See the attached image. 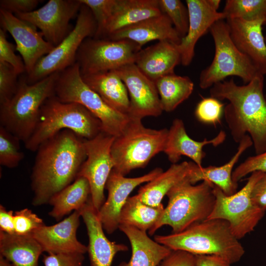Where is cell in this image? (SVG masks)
<instances>
[{
	"label": "cell",
	"mask_w": 266,
	"mask_h": 266,
	"mask_svg": "<svg viewBox=\"0 0 266 266\" xmlns=\"http://www.w3.org/2000/svg\"><path fill=\"white\" fill-rule=\"evenodd\" d=\"M163 171L162 168L156 167L142 176L128 178L112 170L105 187L108 192L107 199L98 212L103 229L108 234L119 229L121 210L133 189L151 181Z\"/></svg>",
	"instance_id": "17"
},
{
	"label": "cell",
	"mask_w": 266,
	"mask_h": 266,
	"mask_svg": "<svg viewBox=\"0 0 266 266\" xmlns=\"http://www.w3.org/2000/svg\"><path fill=\"white\" fill-rule=\"evenodd\" d=\"M60 72L31 84L27 82L26 78L21 79L15 95L8 101L0 104V125L20 141H27L36 127L42 105L48 98L55 95Z\"/></svg>",
	"instance_id": "6"
},
{
	"label": "cell",
	"mask_w": 266,
	"mask_h": 266,
	"mask_svg": "<svg viewBox=\"0 0 266 266\" xmlns=\"http://www.w3.org/2000/svg\"><path fill=\"white\" fill-rule=\"evenodd\" d=\"M251 199L256 206L266 211V172L264 173L254 186L251 193Z\"/></svg>",
	"instance_id": "46"
},
{
	"label": "cell",
	"mask_w": 266,
	"mask_h": 266,
	"mask_svg": "<svg viewBox=\"0 0 266 266\" xmlns=\"http://www.w3.org/2000/svg\"><path fill=\"white\" fill-rule=\"evenodd\" d=\"M105 38L129 39L141 47L155 40L168 41L175 44H179L181 40L170 20L163 13L116 31Z\"/></svg>",
	"instance_id": "23"
},
{
	"label": "cell",
	"mask_w": 266,
	"mask_h": 266,
	"mask_svg": "<svg viewBox=\"0 0 266 266\" xmlns=\"http://www.w3.org/2000/svg\"><path fill=\"white\" fill-rule=\"evenodd\" d=\"M265 41L266 42V34H265Z\"/></svg>",
	"instance_id": "51"
},
{
	"label": "cell",
	"mask_w": 266,
	"mask_h": 266,
	"mask_svg": "<svg viewBox=\"0 0 266 266\" xmlns=\"http://www.w3.org/2000/svg\"><path fill=\"white\" fill-rule=\"evenodd\" d=\"M80 210L73 211L69 216L59 223L43 226L32 234L47 253L87 252V246L77 238V230L80 224Z\"/></svg>",
	"instance_id": "18"
},
{
	"label": "cell",
	"mask_w": 266,
	"mask_h": 266,
	"mask_svg": "<svg viewBox=\"0 0 266 266\" xmlns=\"http://www.w3.org/2000/svg\"><path fill=\"white\" fill-rule=\"evenodd\" d=\"M0 23L2 29L14 39L15 49L23 59L27 74L32 71L42 57L55 48L45 39L35 26L12 13L0 9Z\"/></svg>",
	"instance_id": "16"
},
{
	"label": "cell",
	"mask_w": 266,
	"mask_h": 266,
	"mask_svg": "<svg viewBox=\"0 0 266 266\" xmlns=\"http://www.w3.org/2000/svg\"><path fill=\"white\" fill-rule=\"evenodd\" d=\"M85 139L65 130L39 145L31 176L33 205L48 203L75 180L87 157Z\"/></svg>",
	"instance_id": "1"
},
{
	"label": "cell",
	"mask_w": 266,
	"mask_h": 266,
	"mask_svg": "<svg viewBox=\"0 0 266 266\" xmlns=\"http://www.w3.org/2000/svg\"><path fill=\"white\" fill-rule=\"evenodd\" d=\"M98 212L91 198L80 210L88 235L87 252L90 264L91 266H111L116 254L127 251L128 248L125 244L111 241L106 237Z\"/></svg>",
	"instance_id": "21"
},
{
	"label": "cell",
	"mask_w": 266,
	"mask_h": 266,
	"mask_svg": "<svg viewBox=\"0 0 266 266\" xmlns=\"http://www.w3.org/2000/svg\"><path fill=\"white\" fill-rule=\"evenodd\" d=\"M196 266H231L221 257L214 255H195Z\"/></svg>",
	"instance_id": "48"
},
{
	"label": "cell",
	"mask_w": 266,
	"mask_h": 266,
	"mask_svg": "<svg viewBox=\"0 0 266 266\" xmlns=\"http://www.w3.org/2000/svg\"><path fill=\"white\" fill-rule=\"evenodd\" d=\"M38 0H0V9L12 13H26L35 10Z\"/></svg>",
	"instance_id": "45"
},
{
	"label": "cell",
	"mask_w": 266,
	"mask_h": 266,
	"mask_svg": "<svg viewBox=\"0 0 266 266\" xmlns=\"http://www.w3.org/2000/svg\"><path fill=\"white\" fill-rule=\"evenodd\" d=\"M0 231L8 234H14V212L7 210L1 204L0 205Z\"/></svg>",
	"instance_id": "47"
},
{
	"label": "cell",
	"mask_w": 266,
	"mask_h": 266,
	"mask_svg": "<svg viewBox=\"0 0 266 266\" xmlns=\"http://www.w3.org/2000/svg\"><path fill=\"white\" fill-rule=\"evenodd\" d=\"M264 75L259 74L243 85L233 78L214 84L210 97L229 102L224 115L233 140L239 143L248 134L256 155L266 151V100L264 93Z\"/></svg>",
	"instance_id": "2"
},
{
	"label": "cell",
	"mask_w": 266,
	"mask_h": 266,
	"mask_svg": "<svg viewBox=\"0 0 266 266\" xmlns=\"http://www.w3.org/2000/svg\"><path fill=\"white\" fill-rule=\"evenodd\" d=\"M97 29L91 10L82 4L72 30L59 45L37 62L32 71L27 74V82L34 83L73 65L82 43L87 37H94Z\"/></svg>",
	"instance_id": "11"
},
{
	"label": "cell",
	"mask_w": 266,
	"mask_h": 266,
	"mask_svg": "<svg viewBox=\"0 0 266 266\" xmlns=\"http://www.w3.org/2000/svg\"><path fill=\"white\" fill-rule=\"evenodd\" d=\"M209 31L214 43L215 53L211 64L200 74V88H211L229 76L239 77L246 84L261 74L252 61L234 45L226 21L216 22Z\"/></svg>",
	"instance_id": "9"
},
{
	"label": "cell",
	"mask_w": 266,
	"mask_h": 266,
	"mask_svg": "<svg viewBox=\"0 0 266 266\" xmlns=\"http://www.w3.org/2000/svg\"><path fill=\"white\" fill-rule=\"evenodd\" d=\"M84 254L79 253H47L44 255V266H83Z\"/></svg>",
	"instance_id": "43"
},
{
	"label": "cell",
	"mask_w": 266,
	"mask_h": 266,
	"mask_svg": "<svg viewBox=\"0 0 266 266\" xmlns=\"http://www.w3.org/2000/svg\"><path fill=\"white\" fill-rule=\"evenodd\" d=\"M253 145V142L248 134H246L239 141L237 150L231 160L220 166H199L195 164L191 181L196 184L200 181L208 180L220 188L227 196H231L237 192L238 184L232 179L233 168L241 155Z\"/></svg>",
	"instance_id": "29"
},
{
	"label": "cell",
	"mask_w": 266,
	"mask_h": 266,
	"mask_svg": "<svg viewBox=\"0 0 266 266\" xmlns=\"http://www.w3.org/2000/svg\"><path fill=\"white\" fill-rule=\"evenodd\" d=\"M69 130L80 137L90 139L103 132L100 121L88 109L76 103L60 101L54 95L42 105L36 127L25 148L36 151L39 145L60 132Z\"/></svg>",
	"instance_id": "4"
},
{
	"label": "cell",
	"mask_w": 266,
	"mask_h": 266,
	"mask_svg": "<svg viewBox=\"0 0 266 266\" xmlns=\"http://www.w3.org/2000/svg\"><path fill=\"white\" fill-rule=\"evenodd\" d=\"M256 171L266 172V151L248 157L232 173L233 181L237 183L244 177Z\"/></svg>",
	"instance_id": "42"
},
{
	"label": "cell",
	"mask_w": 266,
	"mask_h": 266,
	"mask_svg": "<svg viewBox=\"0 0 266 266\" xmlns=\"http://www.w3.org/2000/svg\"><path fill=\"white\" fill-rule=\"evenodd\" d=\"M164 208L162 203L156 207L148 205L136 195L129 197L121 210L119 225H130L142 231H149L160 219Z\"/></svg>",
	"instance_id": "33"
},
{
	"label": "cell",
	"mask_w": 266,
	"mask_h": 266,
	"mask_svg": "<svg viewBox=\"0 0 266 266\" xmlns=\"http://www.w3.org/2000/svg\"><path fill=\"white\" fill-rule=\"evenodd\" d=\"M226 134L221 131L213 138L202 141L192 139L187 133L183 121L174 119L168 130V133L163 152L172 164H176L182 156L190 158L199 166H202V161L205 156L203 150L204 146L212 144L217 146L225 140Z\"/></svg>",
	"instance_id": "22"
},
{
	"label": "cell",
	"mask_w": 266,
	"mask_h": 266,
	"mask_svg": "<svg viewBox=\"0 0 266 266\" xmlns=\"http://www.w3.org/2000/svg\"><path fill=\"white\" fill-rule=\"evenodd\" d=\"M141 49L129 39L87 37L78 49L76 62L82 75L110 71L134 63Z\"/></svg>",
	"instance_id": "12"
},
{
	"label": "cell",
	"mask_w": 266,
	"mask_h": 266,
	"mask_svg": "<svg viewBox=\"0 0 266 266\" xmlns=\"http://www.w3.org/2000/svg\"><path fill=\"white\" fill-rule=\"evenodd\" d=\"M18 75L10 65L0 62V104L10 100L17 92Z\"/></svg>",
	"instance_id": "39"
},
{
	"label": "cell",
	"mask_w": 266,
	"mask_h": 266,
	"mask_svg": "<svg viewBox=\"0 0 266 266\" xmlns=\"http://www.w3.org/2000/svg\"><path fill=\"white\" fill-rule=\"evenodd\" d=\"M81 76L84 82L108 105L128 115L130 109L128 91L122 80L114 70L81 74Z\"/></svg>",
	"instance_id": "27"
},
{
	"label": "cell",
	"mask_w": 266,
	"mask_h": 266,
	"mask_svg": "<svg viewBox=\"0 0 266 266\" xmlns=\"http://www.w3.org/2000/svg\"><path fill=\"white\" fill-rule=\"evenodd\" d=\"M114 136L103 132L90 139H85L87 157L78 173L85 177L91 189V199L99 211L105 201L104 190L114 166L111 149Z\"/></svg>",
	"instance_id": "13"
},
{
	"label": "cell",
	"mask_w": 266,
	"mask_h": 266,
	"mask_svg": "<svg viewBox=\"0 0 266 266\" xmlns=\"http://www.w3.org/2000/svg\"><path fill=\"white\" fill-rule=\"evenodd\" d=\"M0 266H12V265L7 260L0 256Z\"/></svg>",
	"instance_id": "50"
},
{
	"label": "cell",
	"mask_w": 266,
	"mask_h": 266,
	"mask_svg": "<svg viewBox=\"0 0 266 266\" xmlns=\"http://www.w3.org/2000/svg\"><path fill=\"white\" fill-rule=\"evenodd\" d=\"M154 240L171 250L194 255H214L231 265L240 260L244 248L233 234L229 223L221 219H206L186 230L168 235H156Z\"/></svg>",
	"instance_id": "3"
},
{
	"label": "cell",
	"mask_w": 266,
	"mask_h": 266,
	"mask_svg": "<svg viewBox=\"0 0 266 266\" xmlns=\"http://www.w3.org/2000/svg\"><path fill=\"white\" fill-rule=\"evenodd\" d=\"M194 165V162L186 161L172 164L166 171L141 186L136 196L148 205H160L163 198L173 186L191 178Z\"/></svg>",
	"instance_id": "28"
},
{
	"label": "cell",
	"mask_w": 266,
	"mask_h": 266,
	"mask_svg": "<svg viewBox=\"0 0 266 266\" xmlns=\"http://www.w3.org/2000/svg\"><path fill=\"white\" fill-rule=\"evenodd\" d=\"M158 0L162 12L169 18L182 39L186 35L189 28V15L187 6L180 0Z\"/></svg>",
	"instance_id": "36"
},
{
	"label": "cell",
	"mask_w": 266,
	"mask_h": 266,
	"mask_svg": "<svg viewBox=\"0 0 266 266\" xmlns=\"http://www.w3.org/2000/svg\"><path fill=\"white\" fill-rule=\"evenodd\" d=\"M14 46L6 38V32L0 29V62L10 65L18 74L26 71L23 59L14 52Z\"/></svg>",
	"instance_id": "41"
},
{
	"label": "cell",
	"mask_w": 266,
	"mask_h": 266,
	"mask_svg": "<svg viewBox=\"0 0 266 266\" xmlns=\"http://www.w3.org/2000/svg\"><path fill=\"white\" fill-rule=\"evenodd\" d=\"M157 266H196L195 255L182 250H172Z\"/></svg>",
	"instance_id": "44"
},
{
	"label": "cell",
	"mask_w": 266,
	"mask_h": 266,
	"mask_svg": "<svg viewBox=\"0 0 266 266\" xmlns=\"http://www.w3.org/2000/svg\"><path fill=\"white\" fill-rule=\"evenodd\" d=\"M207 1L213 9L217 11L221 1L220 0H207Z\"/></svg>",
	"instance_id": "49"
},
{
	"label": "cell",
	"mask_w": 266,
	"mask_h": 266,
	"mask_svg": "<svg viewBox=\"0 0 266 266\" xmlns=\"http://www.w3.org/2000/svg\"><path fill=\"white\" fill-rule=\"evenodd\" d=\"M14 224L15 233L18 235L32 234L45 225L42 219L27 208L14 213Z\"/></svg>",
	"instance_id": "40"
},
{
	"label": "cell",
	"mask_w": 266,
	"mask_h": 266,
	"mask_svg": "<svg viewBox=\"0 0 266 266\" xmlns=\"http://www.w3.org/2000/svg\"><path fill=\"white\" fill-rule=\"evenodd\" d=\"M168 129L156 130L143 126L141 120L130 117L121 133L114 137L111 154L112 169L125 176L132 170L145 167L151 159L163 152Z\"/></svg>",
	"instance_id": "7"
},
{
	"label": "cell",
	"mask_w": 266,
	"mask_h": 266,
	"mask_svg": "<svg viewBox=\"0 0 266 266\" xmlns=\"http://www.w3.org/2000/svg\"><path fill=\"white\" fill-rule=\"evenodd\" d=\"M119 229L130 242L132 256L128 262H122L118 266H157L172 251L152 240L146 232L125 224L119 225Z\"/></svg>",
	"instance_id": "25"
},
{
	"label": "cell",
	"mask_w": 266,
	"mask_h": 266,
	"mask_svg": "<svg viewBox=\"0 0 266 266\" xmlns=\"http://www.w3.org/2000/svg\"><path fill=\"white\" fill-rule=\"evenodd\" d=\"M189 15V28L186 35L177 48L181 56V64L189 66L195 56V48L199 40L216 22L226 19L222 12L213 9L207 0H186Z\"/></svg>",
	"instance_id": "19"
},
{
	"label": "cell",
	"mask_w": 266,
	"mask_h": 266,
	"mask_svg": "<svg viewBox=\"0 0 266 266\" xmlns=\"http://www.w3.org/2000/svg\"><path fill=\"white\" fill-rule=\"evenodd\" d=\"M181 62L176 44L164 40L141 49L134 64L145 76L155 81L164 76L174 73L175 67Z\"/></svg>",
	"instance_id": "24"
},
{
	"label": "cell",
	"mask_w": 266,
	"mask_h": 266,
	"mask_svg": "<svg viewBox=\"0 0 266 266\" xmlns=\"http://www.w3.org/2000/svg\"><path fill=\"white\" fill-rule=\"evenodd\" d=\"M224 109L221 101L210 97L203 98L199 101L195 114L196 118L203 123L216 125L220 123Z\"/></svg>",
	"instance_id": "38"
},
{
	"label": "cell",
	"mask_w": 266,
	"mask_h": 266,
	"mask_svg": "<svg viewBox=\"0 0 266 266\" xmlns=\"http://www.w3.org/2000/svg\"><path fill=\"white\" fill-rule=\"evenodd\" d=\"M43 250L32 234H8L0 231V256L12 266H38Z\"/></svg>",
	"instance_id": "30"
},
{
	"label": "cell",
	"mask_w": 266,
	"mask_h": 266,
	"mask_svg": "<svg viewBox=\"0 0 266 266\" xmlns=\"http://www.w3.org/2000/svg\"><path fill=\"white\" fill-rule=\"evenodd\" d=\"M222 12L226 19L263 20L266 23V0H227Z\"/></svg>",
	"instance_id": "34"
},
{
	"label": "cell",
	"mask_w": 266,
	"mask_h": 266,
	"mask_svg": "<svg viewBox=\"0 0 266 266\" xmlns=\"http://www.w3.org/2000/svg\"><path fill=\"white\" fill-rule=\"evenodd\" d=\"M126 85L130 99V117L142 120L158 117L163 111L154 81L145 76L134 63L114 70Z\"/></svg>",
	"instance_id": "15"
},
{
	"label": "cell",
	"mask_w": 266,
	"mask_h": 266,
	"mask_svg": "<svg viewBox=\"0 0 266 266\" xmlns=\"http://www.w3.org/2000/svg\"><path fill=\"white\" fill-rule=\"evenodd\" d=\"M226 22L235 46L252 61L262 74L266 75V42L262 32L265 21L227 19Z\"/></svg>",
	"instance_id": "20"
},
{
	"label": "cell",
	"mask_w": 266,
	"mask_h": 266,
	"mask_svg": "<svg viewBox=\"0 0 266 266\" xmlns=\"http://www.w3.org/2000/svg\"><path fill=\"white\" fill-rule=\"evenodd\" d=\"M214 184L208 180L192 184L188 178L173 186L166 194L168 201L155 225L148 231L153 235L159 228L168 225L172 233H178L192 225L208 219L214 208Z\"/></svg>",
	"instance_id": "5"
},
{
	"label": "cell",
	"mask_w": 266,
	"mask_h": 266,
	"mask_svg": "<svg viewBox=\"0 0 266 266\" xmlns=\"http://www.w3.org/2000/svg\"><path fill=\"white\" fill-rule=\"evenodd\" d=\"M158 0H116L101 38L126 27L162 14Z\"/></svg>",
	"instance_id": "26"
},
{
	"label": "cell",
	"mask_w": 266,
	"mask_h": 266,
	"mask_svg": "<svg viewBox=\"0 0 266 266\" xmlns=\"http://www.w3.org/2000/svg\"><path fill=\"white\" fill-rule=\"evenodd\" d=\"M91 10L96 20L97 29L94 37L101 38L107 23L111 16L116 0H79Z\"/></svg>",
	"instance_id": "37"
},
{
	"label": "cell",
	"mask_w": 266,
	"mask_h": 266,
	"mask_svg": "<svg viewBox=\"0 0 266 266\" xmlns=\"http://www.w3.org/2000/svg\"><path fill=\"white\" fill-rule=\"evenodd\" d=\"M264 173L260 171L251 173L245 186L231 196L226 195L214 185L215 203L207 219L227 221L233 234L238 240L252 232L265 213V211L253 203L251 199L253 188Z\"/></svg>",
	"instance_id": "10"
},
{
	"label": "cell",
	"mask_w": 266,
	"mask_h": 266,
	"mask_svg": "<svg viewBox=\"0 0 266 266\" xmlns=\"http://www.w3.org/2000/svg\"><path fill=\"white\" fill-rule=\"evenodd\" d=\"M265 98H266V94H265Z\"/></svg>",
	"instance_id": "52"
},
{
	"label": "cell",
	"mask_w": 266,
	"mask_h": 266,
	"mask_svg": "<svg viewBox=\"0 0 266 266\" xmlns=\"http://www.w3.org/2000/svg\"><path fill=\"white\" fill-rule=\"evenodd\" d=\"M55 96L62 102L82 105L100 122L103 132L114 137L125 129L130 117L114 109L83 81L77 63L61 71Z\"/></svg>",
	"instance_id": "8"
},
{
	"label": "cell",
	"mask_w": 266,
	"mask_h": 266,
	"mask_svg": "<svg viewBox=\"0 0 266 266\" xmlns=\"http://www.w3.org/2000/svg\"><path fill=\"white\" fill-rule=\"evenodd\" d=\"M81 5L79 0H50L31 12L14 14L39 29L45 39L56 47L72 30L69 22Z\"/></svg>",
	"instance_id": "14"
},
{
	"label": "cell",
	"mask_w": 266,
	"mask_h": 266,
	"mask_svg": "<svg viewBox=\"0 0 266 266\" xmlns=\"http://www.w3.org/2000/svg\"><path fill=\"white\" fill-rule=\"evenodd\" d=\"M20 140L0 125V165L13 168L17 167L24 158L20 150Z\"/></svg>",
	"instance_id": "35"
},
{
	"label": "cell",
	"mask_w": 266,
	"mask_h": 266,
	"mask_svg": "<svg viewBox=\"0 0 266 266\" xmlns=\"http://www.w3.org/2000/svg\"><path fill=\"white\" fill-rule=\"evenodd\" d=\"M163 111L171 112L192 94L194 84L187 76L174 73L160 77L154 81Z\"/></svg>",
	"instance_id": "32"
},
{
	"label": "cell",
	"mask_w": 266,
	"mask_h": 266,
	"mask_svg": "<svg viewBox=\"0 0 266 266\" xmlns=\"http://www.w3.org/2000/svg\"><path fill=\"white\" fill-rule=\"evenodd\" d=\"M91 198V189L87 179L78 176L70 184L55 194L48 204L52 206L49 215L57 221L72 211L81 210Z\"/></svg>",
	"instance_id": "31"
}]
</instances>
